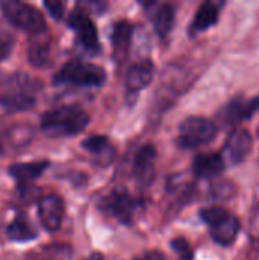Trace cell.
Masks as SVG:
<instances>
[{
  "label": "cell",
  "mask_w": 259,
  "mask_h": 260,
  "mask_svg": "<svg viewBox=\"0 0 259 260\" xmlns=\"http://www.w3.org/2000/svg\"><path fill=\"white\" fill-rule=\"evenodd\" d=\"M154 76V66L150 59L133 64L125 75V87L128 93H137L151 84Z\"/></svg>",
  "instance_id": "cell-12"
},
{
  "label": "cell",
  "mask_w": 259,
  "mask_h": 260,
  "mask_svg": "<svg viewBox=\"0 0 259 260\" xmlns=\"http://www.w3.org/2000/svg\"><path fill=\"white\" fill-rule=\"evenodd\" d=\"M217 125L208 117H186L179 128V145L183 148H197L211 143L217 136Z\"/></svg>",
  "instance_id": "cell-5"
},
{
  "label": "cell",
  "mask_w": 259,
  "mask_h": 260,
  "mask_svg": "<svg viewBox=\"0 0 259 260\" xmlns=\"http://www.w3.org/2000/svg\"><path fill=\"white\" fill-rule=\"evenodd\" d=\"M84 260H105V259H104V256H102L101 253H93V254H90L87 259H84Z\"/></svg>",
  "instance_id": "cell-28"
},
{
  "label": "cell",
  "mask_w": 259,
  "mask_h": 260,
  "mask_svg": "<svg viewBox=\"0 0 259 260\" xmlns=\"http://www.w3.org/2000/svg\"><path fill=\"white\" fill-rule=\"evenodd\" d=\"M82 148L95 155L101 165H108L114 157V148L105 136H90L82 142Z\"/></svg>",
  "instance_id": "cell-16"
},
{
  "label": "cell",
  "mask_w": 259,
  "mask_h": 260,
  "mask_svg": "<svg viewBox=\"0 0 259 260\" xmlns=\"http://www.w3.org/2000/svg\"><path fill=\"white\" fill-rule=\"evenodd\" d=\"M67 24L70 29H73L81 41V44L84 46V49L90 53H98L101 49L99 44V38H98V29L93 23V20L90 18V15L81 9V8H75L67 20Z\"/></svg>",
  "instance_id": "cell-6"
},
{
  "label": "cell",
  "mask_w": 259,
  "mask_h": 260,
  "mask_svg": "<svg viewBox=\"0 0 259 260\" xmlns=\"http://www.w3.org/2000/svg\"><path fill=\"white\" fill-rule=\"evenodd\" d=\"M174 8L169 3L157 5V9L151 14V20L159 37H166L169 34L174 24Z\"/></svg>",
  "instance_id": "cell-19"
},
{
  "label": "cell",
  "mask_w": 259,
  "mask_h": 260,
  "mask_svg": "<svg viewBox=\"0 0 259 260\" xmlns=\"http://www.w3.org/2000/svg\"><path fill=\"white\" fill-rule=\"evenodd\" d=\"M105 207L122 224L130 225L134 219L136 210L139 207V201L131 198L130 193L125 190H116L110 193V197L105 200Z\"/></svg>",
  "instance_id": "cell-9"
},
{
  "label": "cell",
  "mask_w": 259,
  "mask_h": 260,
  "mask_svg": "<svg viewBox=\"0 0 259 260\" xmlns=\"http://www.w3.org/2000/svg\"><path fill=\"white\" fill-rule=\"evenodd\" d=\"M252 148H253V139L250 133L246 129H235L224 143L223 158L231 165H238L243 160H246Z\"/></svg>",
  "instance_id": "cell-8"
},
{
  "label": "cell",
  "mask_w": 259,
  "mask_h": 260,
  "mask_svg": "<svg viewBox=\"0 0 259 260\" xmlns=\"http://www.w3.org/2000/svg\"><path fill=\"white\" fill-rule=\"evenodd\" d=\"M43 6L46 8V11L49 12V15L53 18V20H61L63 15H64V3L63 2H43Z\"/></svg>",
  "instance_id": "cell-26"
},
{
  "label": "cell",
  "mask_w": 259,
  "mask_h": 260,
  "mask_svg": "<svg viewBox=\"0 0 259 260\" xmlns=\"http://www.w3.org/2000/svg\"><path fill=\"white\" fill-rule=\"evenodd\" d=\"M89 120L90 117L82 108L66 105L46 111L41 116L40 128L47 137H72L82 133Z\"/></svg>",
  "instance_id": "cell-1"
},
{
  "label": "cell",
  "mask_w": 259,
  "mask_h": 260,
  "mask_svg": "<svg viewBox=\"0 0 259 260\" xmlns=\"http://www.w3.org/2000/svg\"><path fill=\"white\" fill-rule=\"evenodd\" d=\"M133 24L127 20H119L111 30V44H113V56L118 62L125 61L131 43Z\"/></svg>",
  "instance_id": "cell-14"
},
{
  "label": "cell",
  "mask_w": 259,
  "mask_h": 260,
  "mask_svg": "<svg viewBox=\"0 0 259 260\" xmlns=\"http://www.w3.org/2000/svg\"><path fill=\"white\" fill-rule=\"evenodd\" d=\"M171 248L179 253L185 260L192 259V250H191V245L189 242L185 239V238H176L171 241Z\"/></svg>",
  "instance_id": "cell-25"
},
{
  "label": "cell",
  "mask_w": 259,
  "mask_h": 260,
  "mask_svg": "<svg viewBox=\"0 0 259 260\" xmlns=\"http://www.w3.org/2000/svg\"><path fill=\"white\" fill-rule=\"evenodd\" d=\"M224 165L226 161L223 158V154L206 152V154H198L194 158L192 169L198 178L209 180V178H215L221 175V172L224 171Z\"/></svg>",
  "instance_id": "cell-13"
},
{
  "label": "cell",
  "mask_w": 259,
  "mask_h": 260,
  "mask_svg": "<svg viewBox=\"0 0 259 260\" xmlns=\"http://www.w3.org/2000/svg\"><path fill=\"white\" fill-rule=\"evenodd\" d=\"M2 151H3V148H2V143H0V154H2Z\"/></svg>",
  "instance_id": "cell-29"
},
{
  "label": "cell",
  "mask_w": 259,
  "mask_h": 260,
  "mask_svg": "<svg viewBox=\"0 0 259 260\" xmlns=\"http://www.w3.org/2000/svg\"><path fill=\"white\" fill-rule=\"evenodd\" d=\"M157 151L153 145H143L134 155L133 174L142 184H150L156 175Z\"/></svg>",
  "instance_id": "cell-11"
},
{
  "label": "cell",
  "mask_w": 259,
  "mask_h": 260,
  "mask_svg": "<svg viewBox=\"0 0 259 260\" xmlns=\"http://www.w3.org/2000/svg\"><path fill=\"white\" fill-rule=\"evenodd\" d=\"M14 43H15L14 35L8 29L0 26V59H5L11 55Z\"/></svg>",
  "instance_id": "cell-24"
},
{
  "label": "cell",
  "mask_w": 259,
  "mask_h": 260,
  "mask_svg": "<svg viewBox=\"0 0 259 260\" xmlns=\"http://www.w3.org/2000/svg\"><path fill=\"white\" fill-rule=\"evenodd\" d=\"M0 11L12 26L27 34L40 35L46 30V18L43 12L31 3L18 0H5L0 2Z\"/></svg>",
  "instance_id": "cell-2"
},
{
  "label": "cell",
  "mask_w": 259,
  "mask_h": 260,
  "mask_svg": "<svg viewBox=\"0 0 259 260\" xmlns=\"http://www.w3.org/2000/svg\"><path fill=\"white\" fill-rule=\"evenodd\" d=\"M29 260H67L70 259V248L63 244H52L41 248L40 253H29Z\"/></svg>",
  "instance_id": "cell-22"
},
{
  "label": "cell",
  "mask_w": 259,
  "mask_h": 260,
  "mask_svg": "<svg viewBox=\"0 0 259 260\" xmlns=\"http://www.w3.org/2000/svg\"><path fill=\"white\" fill-rule=\"evenodd\" d=\"M37 212L38 218L43 224V227L49 233H55L60 230L64 218V201L56 193L44 195L37 203Z\"/></svg>",
  "instance_id": "cell-7"
},
{
  "label": "cell",
  "mask_w": 259,
  "mask_h": 260,
  "mask_svg": "<svg viewBox=\"0 0 259 260\" xmlns=\"http://www.w3.org/2000/svg\"><path fill=\"white\" fill-rule=\"evenodd\" d=\"M6 85H9L12 88V91H23V93H32L41 88V81L31 78L26 73H14L6 79Z\"/></svg>",
  "instance_id": "cell-21"
},
{
  "label": "cell",
  "mask_w": 259,
  "mask_h": 260,
  "mask_svg": "<svg viewBox=\"0 0 259 260\" xmlns=\"http://www.w3.org/2000/svg\"><path fill=\"white\" fill-rule=\"evenodd\" d=\"M200 218L209 225L211 238L218 245H231L240 233V221L223 207H206L202 210Z\"/></svg>",
  "instance_id": "cell-4"
},
{
  "label": "cell",
  "mask_w": 259,
  "mask_h": 260,
  "mask_svg": "<svg viewBox=\"0 0 259 260\" xmlns=\"http://www.w3.org/2000/svg\"><path fill=\"white\" fill-rule=\"evenodd\" d=\"M224 110H226L227 119L231 122L250 119L259 110V96H255V98H252V99H249L246 102H232Z\"/></svg>",
  "instance_id": "cell-20"
},
{
  "label": "cell",
  "mask_w": 259,
  "mask_h": 260,
  "mask_svg": "<svg viewBox=\"0 0 259 260\" xmlns=\"http://www.w3.org/2000/svg\"><path fill=\"white\" fill-rule=\"evenodd\" d=\"M105 82V70L92 62L69 61L53 76L56 85H76V87H99Z\"/></svg>",
  "instance_id": "cell-3"
},
{
  "label": "cell",
  "mask_w": 259,
  "mask_h": 260,
  "mask_svg": "<svg viewBox=\"0 0 259 260\" xmlns=\"http://www.w3.org/2000/svg\"><path fill=\"white\" fill-rule=\"evenodd\" d=\"M218 21V6L211 2H205L195 12L191 30L194 34L203 32L209 27H212Z\"/></svg>",
  "instance_id": "cell-17"
},
{
  "label": "cell",
  "mask_w": 259,
  "mask_h": 260,
  "mask_svg": "<svg viewBox=\"0 0 259 260\" xmlns=\"http://www.w3.org/2000/svg\"><path fill=\"white\" fill-rule=\"evenodd\" d=\"M6 238L11 242H31L38 238V232L29 222L24 213H17L15 218L6 225Z\"/></svg>",
  "instance_id": "cell-15"
},
{
  "label": "cell",
  "mask_w": 259,
  "mask_h": 260,
  "mask_svg": "<svg viewBox=\"0 0 259 260\" xmlns=\"http://www.w3.org/2000/svg\"><path fill=\"white\" fill-rule=\"evenodd\" d=\"M35 102L37 101H35L34 94L23 93V91H11L0 98V105L9 113L27 111L35 105Z\"/></svg>",
  "instance_id": "cell-18"
},
{
  "label": "cell",
  "mask_w": 259,
  "mask_h": 260,
  "mask_svg": "<svg viewBox=\"0 0 259 260\" xmlns=\"http://www.w3.org/2000/svg\"><path fill=\"white\" fill-rule=\"evenodd\" d=\"M47 168H49V161L47 160L20 161V163H12L8 168V174L15 180L17 187L23 192V190H26L32 184V181L40 178Z\"/></svg>",
  "instance_id": "cell-10"
},
{
  "label": "cell",
  "mask_w": 259,
  "mask_h": 260,
  "mask_svg": "<svg viewBox=\"0 0 259 260\" xmlns=\"http://www.w3.org/2000/svg\"><path fill=\"white\" fill-rule=\"evenodd\" d=\"M27 59L35 67H46L50 59V46L46 41H34L27 49Z\"/></svg>",
  "instance_id": "cell-23"
},
{
  "label": "cell",
  "mask_w": 259,
  "mask_h": 260,
  "mask_svg": "<svg viewBox=\"0 0 259 260\" xmlns=\"http://www.w3.org/2000/svg\"><path fill=\"white\" fill-rule=\"evenodd\" d=\"M134 260H166L163 253L157 251V250H151V251H147L140 256H137Z\"/></svg>",
  "instance_id": "cell-27"
}]
</instances>
